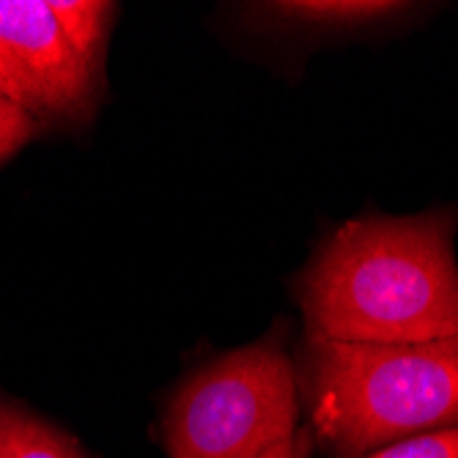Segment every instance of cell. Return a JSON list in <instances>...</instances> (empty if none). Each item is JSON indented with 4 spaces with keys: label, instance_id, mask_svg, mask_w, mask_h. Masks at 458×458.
Listing matches in <instances>:
<instances>
[{
    "label": "cell",
    "instance_id": "obj_1",
    "mask_svg": "<svg viewBox=\"0 0 458 458\" xmlns=\"http://www.w3.org/2000/svg\"><path fill=\"white\" fill-rule=\"evenodd\" d=\"M455 225L458 209L341 225L297 285L308 335L382 346L455 338Z\"/></svg>",
    "mask_w": 458,
    "mask_h": 458
},
{
    "label": "cell",
    "instance_id": "obj_2",
    "mask_svg": "<svg viewBox=\"0 0 458 458\" xmlns=\"http://www.w3.org/2000/svg\"><path fill=\"white\" fill-rule=\"evenodd\" d=\"M300 377L310 434L335 458L458 428V335L390 346L308 335Z\"/></svg>",
    "mask_w": 458,
    "mask_h": 458
},
{
    "label": "cell",
    "instance_id": "obj_3",
    "mask_svg": "<svg viewBox=\"0 0 458 458\" xmlns=\"http://www.w3.org/2000/svg\"><path fill=\"white\" fill-rule=\"evenodd\" d=\"M300 377L280 341L200 368L165 414L168 458H261L297 431Z\"/></svg>",
    "mask_w": 458,
    "mask_h": 458
},
{
    "label": "cell",
    "instance_id": "obj_4",
    "mask_svg": "<svg viewBox=\"0 0 458 458\" xmlns=\"http://www.w3.org/2000/svg\"><path fill=\"white\" fill-rule=\"evenodd\" d=\"M113 14L115 6L99 0H0V55L36 118L94 113Z\"/></svg>",
    "mask_w": 458,
    "mask_h": 458
},
{
    "label": "cell",
    "instance_id": "obj_5",
    "mask_svg": "<svg viewBox=\"0 0 458 458\" xmlns=\"http://www.w3.org/2000/svg\"><path fill=\"white\" fill-rule=\"evenodd\" d=\"M409 9L406 4L387 0H288V4H264L259 14L280 25L297 28H360L387 20Z\"/></svg>",
    "mask_w": 458,
    "mask_h": 458
},
{
    "label": "cell",
    "instance_id": "obj_6",
    "mask_svg": "<svg viewBox=\"0 0 458 458\" xmlns=\"http://www.w3.org/2000/svg\"><path fill=\"white\" fill-rule=\"evenodd\" d=\"M0 458H89L61 428L28 409L0 401Z\"/></svg>",
    "mask_w": 458,
    "mask_h": 458
},
{
    "label": "cell",
    "instance_id": "obj_7",
    "mask_svg": "<svg viewBox=\"0 0 458 458\" xmlns=\"http://www.w3.org/2000/svg\"><path fill=\"white\" fill-rule=\"evenodd\" d=\"M362 458H458V428L414 434L370 450Z\"/></svg>",
    "mask_w": 458,
    "mask_h": 458
},
{
    "label": "cell",
    "instance_id": "obj_8",
    "mask_svg": "<svg viewBox=\"0 0 458 458\" xmlns=\"http://www.w3.org/2000/svg\"><path fill=\"white\" fill-rule=\"evenodd\" d=\"M38 130V118L25 107L0 97V162L17 154Z\"/></svg>",
    "mask_w": 458,
    "mask_h": 458
},
{
    "label": "cell",
    "instance_id": "obj_9",
    "mask_svg": "<svg viewBox=\"0 0 458 458\" xmlns=\"http://www.w3.org/2000/svg\"><path fill=\"white\" fill-rule=\"evenodd\" d=\"M310 447H313V434L308 428H297L288 439L275 445L261 458H310Z\"/></svg>",
    "mask_w": 458,
    "mask_h": 458
},
{
    "label": "cell",
    "instance_id": "obj_10",
    "mask_svg": "<svg viewBox=\"0 0 458 458\" xmlns=\"http://www.w3.org/2000/svg\"><path fill=\"white\" fill-rule=\"evenodd\" d=\"M0 97H6L9 102H14V105H20V107H25V110H28V105H25V94H22V89H20L17 77L12 74L9 64L4 61V55H0ZM28 113H30V110H28Z\"/></svg>",
    "mask_w": 458,
    "mask_h": 458
}]
</instances>
